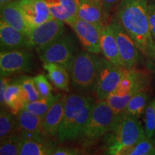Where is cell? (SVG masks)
I'll return each mask as SVG.
<instances>
[{"mask_svg":"<svg viewBox=\"0 0 155 155\" xmlns=\"http://www.w3.org/2000/svg\"><path fill=\"white\" fill-rule=\"evenodd\" d=\"M1 19L27 36L28 35L30 28L25 20L19 0H14L1 6Z\"/></svg>","mask_w":155,"mask_h":155,"instance_id":"obj_18","label":"cell"},{"mask_svg":"<svg viewBox=\"0 0 155 155\" xmlns=\"http://www.w3.org/2000/svg\"><path fill=\"white\" fill-rule=\"evenodd\" d=\"M27 99L21 84L17 82L9 83L5 96V105L13 114H17L23 109Z\"/></svg>","mask_w":155,"mask_h":155,"instance_id":"obj_23","label":"cell"},{"mask_svg":"<svg viewBox=\"0 0 155 155\" xmlns=\"http://www.w3.org/2000/svg\"><path fill=\"white\" fill-rule=\"evenodd\" d=\"M95 104L96 101L91 96L75 94L68 96L57 136L60 142L74 141L79 138Z\"/></svg>","mask_w":155,"mask_h":155,"instance_id":"obj_3","label":"cell"},{"mask_svg":"<svg viewBox=\"0 0 155 155\" xmlns=\"http://www.w3.org/2000/svg\"><path fill=\"white\" fill-rule=\"evenodd\" d=\"M106 15L101 0H83L78 7V18L98 26L106 25Z\"/></svg>","mask_w":155,"mask_h":155,"instance_id":"obj_17","label":"cell"},{"mask_svg":"<svg viewBox=\"0 0 155 155\" xmlns=\"http://www.w3.org/2000/svg\"><path fill=\"white\" fill-rule=\"evenodd\" d=\"M19 84L22 86L23 90L26 96L27 103L32 102L40 99L41 98L38 91L37 90L34 80L31 77H21L19 81H17Z\"/></svg>","mask_w":155,"mask_h":155,"instance_id":"obj_29","label":"cell"},{"mask_svg":"<svg viewBox=\"0 0 155 155\" xmlns=\"http://www.w3.org/2000/svg\"><path fill=\"white\" fill-rule=\"evenodd\" d=\"M43 68L48 72V79L55 88L69 91L71 78L67 68L55 63H43Z\"/></svg>","mask_w":155,"mask_h":155,"instance_id":"obj_22","label":"cell"},{"mask_svg":"<svg viewBox=\"0 0 155 155\" xmlns=\"http://www.w3.org/2000/svg\"><path fill=\"white\" fill-rule=\"evenodd\" d=\"M127 70L114 65L105 58H100L99 70L94 89L97 101H106L117 88Z\"/></svg>","mask_w":155,"mask_h":155,"instance_id":"obj_8","label":"cell"},{"mask_svg":"<svg viewBox=\"0 0 155 155\" xmlns=\"http://www.w3.org/2000/svg\"><path fill=\"white\" fill-rule=\"evenodd\" d=\"M61 95L62 94L55 95V96L51 95L47 97L40 98V99L35 101L28 102L25 104L23 108L43 118L49 108L61 96Z\"/></svg>","mask_w":155,"mask_h":155,"instance_id":"obj_25","label":"cell"},{"mask_svg":"<svg viewBox=\"0 0 155 155\" xmlns=\"http://www.w3.org/2000/svg\"><path fill=\"white\" fill-rule=\"evenodd\" d=\"M21 135V134H20ZM49 137L44 134L36 135H21L19 155L52 154L56 148Z\"/></svg>","mask_w":155,"mask_h":155,"instance_id":"obj_14","label":"cell"},{"mask_svg":"<svg viewBox=\"0 0 155 155\" xmlns=\"http://www.w3.org/2000/svg\"><path fill=\"white\" fill-rule=\"evenodd\" d=\"M10 83V79L8 77H1L0 81V103L1 106L5 105V96L7 86Z\"/></svg>","mask_w":155,"mask_h":155,"instance_id":"obj_33","label":"cell"},{"mask_svg":"<svg viewBox=\"0 0 155 155\" xmlns=\"http://www.w3.org/2000/svg\"><path fill=\"white\" fill-rule=\"evenodd\" d=\"M121 0H101V2L106 15L110 14L111 11L119 5Z\"/></svg>","mask_w":155,"mask_h":155,"instance_id":"obj_35","label":"cell"},{"mask_svg":"<svg viewBox=\"0 0 155 155\" xmlns=\"http://www.w3.org/2000/svg\"><path fill=\"white\" fill-rule=\"evenodd\" d=\"M75 2L77 3V5H78V7L79 4H80V0H75Z\"/></svg>","mask_w":155,"mask_h":155,"instance_id":"obj_37","label":"cell"},{"mask_svg":"<svg viewBox=\"0 0 155 155\" xmlns=\"http://www.w3.org/2000/svg\"><path fill=\"white\" fill-rule=\"evenodd\" d=\"M18 129L17 119L11 111L1 110L0 113V139L1 141L15 133Z\"/></svg>","mask_w":155,"mask_h":155,"instance_id":"obj_26","label":"cell"},{"mask_svg":"<svg viewBox=\"0 0 155 155\" xmlns=\"http://www.w3.org/2000/svg\"><path fill=\"white\" fill-rule=\"evenodd\" d=\"M21 144V135L13 134L1 141L0 154L17 155L19 153Z\"/></svg>","mask_w":155,"mask_h":155,"instance_id":"obj_27","label":"cell"},{"mask_svg":"<svg viewBox=\"0 0 155 155\" xmlns=\"http://www.w3.org/2000/svg\"><path fill=\"white\" fill-rule=\"evenodd\" d=\"M148 18L151 34L155 42V0L148 2Z\"/></svg>","mask_w":155,"mask_h":155,"instance_id":"obj_32","label":"cell"},{"mask_svg":"<svg viewBox=\"0 0 155 155\" xmlns=\"http://www.w3.org/2000/svg\"><path fill=\"white\" fill-rule=\"evenodd\" d=\"M101 48L104 58L110 63L117 66L124 67L119 48L111 25L106 24L101 30Z\"/></svg>","mask_w":155,"mask_h":155,"instance_id":"obj_20","label":"cell"},{"mask_svg":"<svg viewBox=\"0 0 155 155\" xmlns=\"http://www.w3.org/2000/svg\"><path fill=\"white\" fill-rule=\"evenodd\" d=\"M17 125L21 135H36L42 131V118L28 110H21L17 114Z\"/></svg>","mask_w":155,"mask_h":155,"instance_id":"obj_21","label":"cell"},{"mask_svg":"<svg viewBox=\"0 0 155 155\" xmlns=\"http://www.w3.org/2000/svg\"><path fill=\"white\" fill-rule=\"evenodd\" d=\"M145 133L148 139H152L155 133V98L147 104L144 111Z\"/></svg>","mask_w":155,"mask_h":155,"instance_id":"obj_28","label":"cell"},{"mask_svg":"<svg viewBox=\"0 0 155 155\" xmlns=\"http://www.w3.org/2000/svg\"><path fill=\"white\" fill-rule=\"evenodd\" d=\"M148 99L149 96L146 91H141L131 98L123 112L130 116L139 118L144 113Z\"/></svg>","mask_w":155,"mask_h":155,"instance_id":"obj_24","label":"cell"},{"mask_svg":"<svg viewBox=\"0 0 155 155\" xmlns=\"http://www.w3.org/2000/svg\"><path fill=\"white\" fill-rule=\"evenodd\" d=\"M48 78L43 74L38 75L33 78L35 85L41 98L53 95L52 94V91L53 90V86Z\"/></svg>","mask_w":155,"mask_h":155,"instance_id":"obj_31","label":"cell"},{"mask_svg":"<svg viewBox=\"0 0 155 155\" xmlns=\"http://www.w3.org/2000/svg\"><path fill=\"white\" fill-rule=\"evenodd\" d=\"M154 60H155V42H154Z\"/></svg>","mask_w":155,"mask_h":155,"instance_id":"obj_38","label":"cell"},{"mask_svg":"<svg viewBox=\"0 0 155 155\" xmlns=\"http://www.w3.org/2000/svg\"><path fill=\"white\" fill-rule=\"evenodd\" d=\"M12 1H14V0H0V5L2 6L6 3L10 2H12Z\"/></svg>","mask_w":155,"mask_h":155,"instance_id":"obj_36","label":"cell"},{"mask_svg":"<svg viewBox=\"0 0 155 155\" xmlns=\"http://www.w3.org/2000/svg\"><path fill=\"white\" fill-rule=\"evenodd\" d=\"M65 22L53 18L30 29L28 35L31 48L45 45L65 34Z\"/></svg>","mask_w":155,"mask_h":155,"instance_id":"obj_11","label":"cell"},{"mask_svg":"<svg viewBox=\"0 0 155 155\" xmlns=\"http://www.w3.org/2000/svg\"><path fill=\"white\" fill-rule=\"evenodd\" d=\"M84 49L89 53L98 55L101 48V30L102 27L77 18L71 25Z\"/></svg>","mask_w":155,"mask_h":155,"instance_id":"obj_12","label":"cell"},{"mask_svg":"<svg viewBox=\"0 0 155 155\" xmlns=\"http://www.w3.org/2000/svg\"><path fill=\"white\" fill-rule=\"evenodd\" d=\"M94 55L86 50L75 54L68 68L73 86L81 91L93 90L96 85L101 58Z\"/></svg>","mask_w":155,"mask_h":155,"instance_id":"obj_5","label":"cell"},{"mask_svg":"<svg viewBox=\"0 0 155 155\" xmlns=\"http://www.w3.org/2000/svg\"><path fill=\"white\" fill-rule=\"evenodd\" d=\"M81 1H83V0H80V2H81Z\"/></svg>","mask_w":155,"mask_h":155,"instance_id":"obj_39","label":"cell"},{"mask_svg":"<svg viewBox=\"0 0 155 155\" xmlns=\"http://www.w3.org/2000/svg\"><path fill=\"white\" fill-rule=\"evenodd\" d=\"M155 144L154 142L147 137L139 141L131 150L128 153V155H154Z\"/></svg>","mask_w":155,"mask_h":155,"instance_id":"obj_30","label":"cell"},{"mask_svg":"<svg viewBox=\"0 0 155 155\" xmlns=\"http://www.w3.org/2000/svg\"><path fill=\"white\" fill-rule=\"evenodd\" d=\"M79 154V151L71 147H56L53 152V155H76Z\"/></svg>","mask_w":155,"mask_h":155,"instance_id":"obj_34","label":"cell"},{"mask_svg":"<svg viewBox=\"0 0 155 155\" xmlns=\"http://www.w3.org/2000/svg\"><path fill=\"white\" fill-rule=\"evenodd\" d=\"M54 18L71 26L78 18V5L75 0H43Z\"/></svg>","mask_w":155,"mask_h":155,"instance_id":"obj_19","label":"cell"},{"mask_svg":"<svg viewBox=\"0 0 155 155\" xmlns=\"http://www.w3.org/2000/svg\"><path fill=\"white\" fill-rule=\"evenodd\" d=\"M139 118L124 112L116 115L109 130L103 137L106 154L128 155L139 141L146 138Z\"/></svg>","mask_w":155,"mask_h":155,"instance_id":"obj_2","label":"cell"},{"mask_svg":"<svg viewBox=\"0 0 155 155\" xmlns=\"http://www.w3.org/2000/svg\"><path fill=\"white\" fill-rule=\"evenodd\" d=\"M19 3L30 29L54 18L43 0H19Z\"/></svg>","mask_w":155,"mask_h":155,"instance_id":"obj_13","label":"cell"},{"mask_svg":"<svg viewBox=\"0 0 155 155\" xmlns=\"http://www.w3.org/2000/svg\"><path fill=\"white\" fill-rule=\"evenodd\" d=\"M110 25L113 29L124 68L127 70L135 68L139 62L140 50L115 17L112 19Z\"/></svg>","mask_w":155,"mask_h":155,"instance_id":"obj_10","label":"cell"},{"mask_svg":"<svg viewBox=\"0 0 155 155\" xmlns=\"http://www.w3.org/2000/svg\"><path fill=\"white\" fill-rule=\"evenodd\" d=\"M116 116L106 101H97L83 128L79 140L82 146L90 147L105 136Z\"/></svg>","mask_w":155,"mask_h":155,"instance_id":"obj_4","label":"cell"},{"mask_svg":"<svg viewBox=\"0 0 155 155\" xmlns=\"http://www.w3.org/2000/svg\"><path fill=\"white\" fill-rule=\"evenodd\" d=\"M115 19L137 45L140 53L154 59V41L151 34L147 0H121Z\"/></svg>","mask_w":155,"mask_h":155,"instance_id":"obj_1","label":"cell"},{"mask_svg":"<svg viewBox=\"0 0 155 155\" xmlns=\"http://www.w3.org/2000/svg\"><path fill=\"white\" fill-rule=\"evenodd\" d=\"M0 42L1 51L30 48L28 36L2 19L0 21Z\"/></svg>","mask_w":155,"mask_h":155,"instance_id":"obj_16","label":"cell"},{"mask_svg":"<svg viewBox=\"0 0 155 155\" xmlns=\"http://www.w3.org/2000/svg\"><path fill=\"white\" fill-rule=\"evenodd\" d=\"M148 84V78L142 71L135 68L127 70L126 73L106 101L116 115L124 111L129 101L136 94L144 90Z\"/></svg>","mask_w":155,"mask_h":155,"instance_id":"obj_6","label":"cell"},{"mask_svg":"<svg viewBox=\"0 0 155 155\" xmlns=\"http://www.w3.org/2000/svg\"><path fill=\"white\" fill-rule=\"evenodd\" d=\"M75 48L73 37L64 34L50 43L36 48V50L43 63L61 64L68 69L75 55Z\"/></svg>","mask_w":155,"mask_h":155,"instance_id":"obj_7","label":"cell"},{"mask_svg":"<svg viewBox=\"0 0 155 155\" xmlns=\"http://www.w3.org/2000/svg\"><path fill=\"white\" fill-rule=\"evenodd\" d=\"M67 98L66 94H62L42 118V131L48 137L55 138L58 136V129L63 118Z\"/></svg>","mask_w":155,"mask_h":155,"instance_id":"obj_15","label":"cell"},{"mask_svg":"<svg viewBox=\"0 0 155 155\" xmlns=\"http://www.w3.org/2000/svg\"><path fill=\"white\" fill-rule=\"evenodd\" d=\"M33 65V55L24 49L1 51L0 74L1 77H9L17 73L28 72Z\"/></svg>","mask_w":155,"mask_h":155,"instance_id":"obj_9","label":"cell"}]
</instances>
